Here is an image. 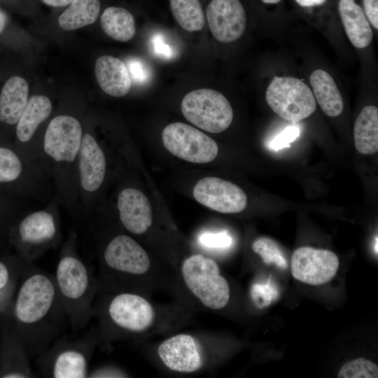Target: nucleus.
I'll return each mask as SVG.
<instances>
[{
    "label": "nucleus",
    "mask_w": 378,
    "mask_h": 378,
    "mask_svg": "<svg viewBox=\"0 0 378 378\" xmlns=\"http://www.w3.org/2000/svg\"><path fill=\"white\" fill-rule=\"evenodd\" d=\"M7 320L30 358L59 337L68 318L53 274L29 262Z\"/></svg>",
    "instance_id": "f257e3e1"
},
{
    "label": "nucleus",
    "mask_w": 378,
    "mask_h": 378,
    "mask_svg": "<svg viewBox=\"0 0 378 378\" xmlns=\"http://www.w3.org/2000/svg\"><path fill=\"white\" fill-rule=\"evenodd\" d=\"M53 276L68 323L76 335L93 317L92 306L98 284L93 268L76 251L75 234H71L63 245Z\"/></svg>",
    "instance_id": "f03ea898"
},
{
    "label": "nucleus",
    "mask_w": 378,
    "mask_h": 378,
    "mask_svg": "<svg viewBox=\"0 0 378 378\" xmlns=\"http://www.w3.org/2000/svg\"><path fill=\"white\" fill-rule=\"evenodd\" d=\"M92 315L99 323V340L111 342L144 333L153 325L156 312L139 291L98 292Z\"/></svg>",
    "instance_id": "7ed1b4c3"
},
{
    "label": "nucleus",
    "mask_w": 378,
    "mask_h": 378,
    "mask_svg": "<svg viewBox=\"0 0 378 378\" xmlns=\"http://www.w3.org/2000/svg\"><path fill=\"white\" fill-rule=\"evenodd\" d=\"M146 251L132 237L118 234L104 245L99 255L98 292L134 290L150 269Z\"/></svg>",
    "instance_id": "20e7f679"
},
{
    "label": "nucleus",
    "mask_w": 378,
    "mask_h": 378,
    "mask_svg": "<svg viewBox=\"0 0 378 378\" xmlns=\"http://www.w3.org/2000/svg\"><path fill=\"white\" fill-rule=\"evenodd\" d=\"M99 342L98 330H90L78 338L60 335L36 356L39 375L50 378L88 377L89 365Z\"/></svg>",
    "instance_id": "39448f33"
},
{
    "label": "nucleus",
    "mask_w": 378,
    "mask_h": 378,
    "mask_svg": "<svg viewBox=\"0 0 378 378\" xmlns=\"http://www.w3.org/2000/svg\"><path fill=\"white\" fill-rule=\"evenodd\" d=\"M58 218L52 212L40 210L18 218L9 227L7 237L20 258L33 262L61 239Z\"/></svg>",
    "instance_id": "423d86ee"
},
{
    "label": "nucleus",
    "mask_w": 378,
    "mask_h": 378,
    "mask_svg": "<svg viewBox=\"0 0 378 378\" xmlns=\"http://www.w3.org/2000/svg\"><path fill=\"white\" fill-rule=\"evenodd\" d=\"M265 98L274 113L295 124L310 117L317 108L312 91L304 76L284 71L267 77Z\"/></svg>",
    "instance_id": "0eeeda50"
},
{
    "label": "nucleus",
    "mask_w": 378,
    "mask_h": 378,
    "mask_svg": "<svg viewBox=\"0 0 378 378\" xmlns=\"http://www.w3.org/2000/svg\"><path fill=\"white\" fill-rule=\"evenodd\" d=\"M181 274L188 290L205 307L218 310L227 304L230 286L213 259L190 255L182 262Z\"/></svg>",
    "instance_id": "6e6552de"
},
{
    "label": "nucleus",
    "mask_w": 378,
    "mask_h": 378,
    "mask_svg": "<svg viewBox=\"0 0 378 378\" xmlns=\"http://www.w3.org/2000/svg\"><path fill=\"white\" fill-rule=\"evenodd\" d=\"M334 1L344 35L360 60L363 78H375L373 41L376 36L364 13L360 0H334Z\"/></svg>",
    "instance_id": "1a4fd4ad"
},
{
    "label": "nucleus",
    "mask_w": 378,
    "mask_h": 378,
    "mask_svg": "<svg viewBox=\"0 0 378 378\" xmlns=\"http://www.w3.org/2000/svg\"><path fill=\"white\" fill-rule=\"evenodd\" d=\"M181 108L189 122L211 133L227 130L234 116L228 99L221 92L209 88L198 89L186 94Z\"/></svg>",
    "instance_id": "9d476101"
},
{
    "label": "nucleus",
    "mask_w": 378,
    "mask_h": 378,
    "mask_svg": "<svg viewBox=\"0 0 378 378\" xmlns=\"http://www.w3.org/2000/svg\"><path fill=\"white\" fill-rule=\"evenodd\" d=\"M83 136L78 119L69 115H57L46 128L42 152L54 166L63 168L77 164Z\"/></svg>",
    "instance_id": "9b49d317"
},
{
    "label": "nucleus",
    "mask_w": 378,
    "mask_h": 378,
    "mask_svg": "<svg viewBox=\"0 0 378 378\" xmlns=\"http://www.w3.org/2000/svg\"><path fill=\"white\" fill-rule=\"evenodd\" d=\"M164 147L174 155L194 163L213 161L218 153L216 142L210 136L186 123L167 125L162 134Z\"/></svg>",
    "instance_id": "f8f14e48"
},
{
    "label": "nucleus",
    "mask_w": 378,
    "mask_h": 378,
    "mask_svg": "<svg viewBox=\"0 0 378 378\" xmlns=\"http://www.w3.org/2000/svg\"><path fill=\"white\" fill-rule=\"evenodd\" d=\"M248 15L244 0H209L205 10L211 33L225 44L237 42L244 35Z\"/></svg>",
    "instance_id": "ddd939ff"
},
{
    "label": "nucleus",
    "mask_w": 378,
    "mask_h": 378,
    "mask_svg": "<svg viewBox=\"0 0 378 378\" xmlns=\"http://www.w3.org/2000/svg\"><path fill=\"white\" fill-rule=\"evenodd\" d=\"M298 15L319 31L343 59L349 45L340 24L334 0H290Z\"/></svg>",
    "instance_id": "4468645a"
},
{
    "label": "nucleus",
    "mask_w": 378,
    "mask_h": 378,
    "mask_svg": "<svg viewBox=\"0 0 378 378\" xmlns=\"http://www.w3.org/2000/svg\"><path fill=\"white\" fill-rule=\"evenodd\" d=\"M302 71L323 113L330 118L340 116L344 109L342 88L332 71L312 58L305 60Z\"/></svg>",
    "instance_id": "2eb2a0df"
},
{
    "label": "nucleus",
    "mask_w": 378,
    "mask_h": 378,
    "mask_svg": "<svg viewBox=\"0 0 378 378\" xmlns=\"http://www.w3.org/2000/svg\"><path fill=\"white\" fill-rule=\"evenodd\" d=\"M339 265V258L332 251L302 246L293 254L291 272L295 279L316 286L331 281L337 274Z\"/></svg>",
    "instance_id": "dca6fc26"
},
{
    "label": "nucleus",
    "mask_w": 378,
    "mask_h": 378,
    "mask_svg": "<svg viewBox=\"0 0 378 378\" xmlns=\"http://www.w3.org/2000/svg\"><path fill=\"white\" fill-rule=\"evenodd\" d=\"M192 192L199 203L220 213H239L244 210L247 204L246 195L241 188L217 177L200 179Z\"/></svg>",
    "instance_id": "f3484780"
},
{
    "label": "nucleus",
    "mask_w": 378,
    "mask_h": 378,
    "mask_svg": "<svg viewBox=\"0 0 378 378\" xmlns=\"http://www.w3.org/2000/svg\"><path fill=\"white\" fill-rule=\"evenodd\" d=\"M157 354L169 370L178 373H192L204 365L202 347L190 334L179 333L165 339L158 346Z\"/></svg>",
    "instance_id": "a211bd4d"
},
{
    "label": "nucleus",
    "mask_w": 378,
    "mask_h": 378,
    "mask_svg": "<svg viewBox=\"0 0 378 378\" xmlns=\"http://www.w3.org/2000/svg\"><path fill=\"white\" fill-rule=\"evenodd\" d=\"M29 356L8 320L0 323V377L32 378Z\"/></svg>",
    "instance_id": "6ab92c4d"
},
{
    "label": "nucleus",
    "mask_w": 378,
    "mask_h": 378,
    "mask_svg": "<svg viewBox=\"0 0 378 378\" xmlns=\"http://www.w3.org/2000/svg\"><path fill=\"white\" fill-rule=\"evenodd\" d=\"M80 189L85 194L96 192L102 186L106 171L104 153L89 133L83 134L77 160Z\"/></svg>",
    "instance_id": "aec40b11"
},
{
    "label": "nucleus",
    "mask_w": 378,
    "mask_h": 378,
    "mask_svg": "<svg viewBox=\"0 0 378 378\" xmlns=\"http://www.w3.org/2000/svg\"><path fill=\"white\" fill-rule=\"evenodd\" d=\"M117 207L120 221L129 232L142 234L151 226L150 204L141 191L132 188L122 190L118 197Z\"/></svg>",
    "instance_id": "412c9836"
},
{
    "label": "nucleus",
    "mask_w": 378,
    "mask_h": 378,
    "mask_svg": "<svg viewBox=\"0 0 378 378\" xmlns=\"http://www.w3.org/2000/svg\"><path fill=\"white\" fill-rule=\"evenodd\" d=\"M29 85L18 75L9 77L0 89V125L15 127L28 102Z\"/></svg>",
    "instance_id": "4be33fe9"
},
{
    "label": "nucleus",
    "mask_w": 378,
    "mask_h": 378,
    "mask_svg": "<svg viewBox=\"0 0 378 378\" xmlns=\"http://www.w3.org/2000/svg\"><path fill=\"white\" fill-rule=\"evenodd\" d=\"M95 76L102 90L112 97H123L131 89L132 80L126 64L113 56L103 55L96 60Z\"/></svg>",
    "instance_id": "5701e85b"
},
{
    "label": "nucleus",
    "mask_w": 378,
    "mask_h": 378,
    "mask_svg": "<svg viewBox=\"0 0 378 378\" xmlns=\"http://www.w3.org/2000/svg\"><path fill=\"white\" fill-rule=\"evenodd\" d=\"M30 169V160L13 147L0 143V191L16 192L23 189Z\"/></svg>",
    "instance_id": "b1692460"
},
{
    "label": "nucleus",
    "mask_w": 378,
    "mask_h": 378,
    "mask_svg": "<svg viewBox=\"0 0 378 378\" xmlns=\"http://www.w3.org/2000/svg\"><path fill=\"white\" fill-rule=\"evenodd\" d=\"M51 111L52 103L46 96L33 95L28 99L15 127L17 141L13 147L15 150L32 139L38 126L48 118Z\"/></svg>",
    "instance_id": "393cba45"
},
{
    "label": "nucleus",
    "mask_w": 378,
    "mask_h": 378,
    "mask_svg": "<svg viewBox=\"0 0 378 378\" xmlns=\"http://www.w3.org/2000/svg\"><path fill=\"white\" fill-rule=\"evenodd\" d=\"M29 263L18 255L0 257V323L9 317L20 281Z\"/></svg>",
    "instance_id": "a878e982"
},
{
    "label": "nucleus",
    "mask_w": 378,
    "mask_h": 378,
    "mask_svg": "<svg viewBox=\"0 0 378 378\" xmlns=\"http://www.w3.org/2000/svg\"><path fill=\"white\" fill-rule=\"evenodd\" d=\"M354 140L356 150L370 155L378 150V108L367 104L360 111L354 124Z\"/></svg>",
    "instance_id": "bb28decb"
},
{
    "label": "nucleus",
    "mask_w": 378,
    "mask_h": 378,
    "mask_svg": "<svg viewBox=\"0 0 378 378\" xmlns=\"http://www.w3.org/2000/svg\"><path fill=\"white\" fill-rule=\"evenodd\" d=\"M104 31L112 38L122 42L132 39L136 33L135 20L133 15L122 7L106 8L100 19Z\"/></svg>",
    "instance_id": "cd10ccee"
},
{
    "label": "nucleus",
    "mask_w": 378,
    "mask_h": 378,
    "mask_svg": "<svg viewBox=\"0 0 378 378\" xmlns=\"http://www.w3.org/2000/svg\"><path fill=\"white\" fill-rule=\"evenodd\" d=\"M100 0H74L59 15V25L72 31L93 24L100 12Z\"/></svg>",
    "instance_id": "c85d7f7f"
},
{
    "label": "nucleus",
    "mask_w": 378,
    "mask_h": 378,
    "mask_svg": "<svg viewBox=\"0 0 378 378\" xmlns=\"http://www.w3.org/2000/svg\"><path fill=\"white\" fill-rule=\"evenodd\" d=\"M172 13L186 31L202 30L205 24V13L201 0H169Z\"/></svg>",
    "instance_id": "c756f323"
},
{
    "label": "nucleus",
    "mask_w": 378,
    "mask_h": 378,
    "mask_svg": "<svg viewBox=\"0 0 378 378\" xmlns=\"http://www.w3.org/2000/svg\"><path fill=\"white\" fill-rule=\"evenodd\" d=\"M267 33L278 34L284 27L286 15L284 0H255Z\"/></svg>",
    "instance_id": "7c9ffc66"
},
{
    "label": "nucleus",
    "mask_w": 378,
    "mask_h": 378,
    "mask_svg": "<svg viewBox=\"0 0 378 378\" xmlns=\"http://www.w3.org/2000/svg\"><path fill=\"white\" fill-rule=\"evenodd\" d=\"M252 248L265 264H275L283 269L287 267V261L279 246L271 238L266 237L258 238L253 241Z\"/></svg>",
    "instance_id": "2f4dec72"
},
{
    "label": "nucleus",
    "mask_w": 378,
    "mask_h": 378,
    "mask_svg": "<svg viewBox=\"0 0 378 378\" xmlns=\"http://www.w3.org/2000/svg\"><path fill=\"white\" fill-rule=\"evenodd\" d=\"M338 378H377L378 367L373 362L358 358L346 363L340 368Z\"/></svg>",
    "instance_id": "473e14b6"
},
{
    "label": "nucleus",
    "mask_w": 378,
    "mask_h": 378,
    "mask_svg": "<svg viewBox=\"0 0 378 378\" xmlns=\"http://www.w3.org/2000/svg\"><path fill=\"white\" fill-rule=\"evenodd\" d=\"M7 195L0 191V235L3 236H7L9 227L18 219V214Z\"/></svg>",
    "instance_id": "72a5a7b5"
},
{
    "label": "nucleus",
    "mask_w": 378,
    "mask_h": 378,
    "mask_svg": "<svg viewBox=\"0 0 378 378\" xmlns=\"http://www.w3.org/2000/svg\"><path fill=\"white\" fill-rule=\"evenodd\" d=\"M200 244L206 248L223 249L228 248L232 242L230 235L225 232H205L199 236Z\"/></svg>",
    "instance_id": "f704fd0d"
},
{
    "label": "nucleus",
    "mask_w": 378,
    "mask_h": 378,
    "mask_svg": "<svg viewBox=\"0 0 378 378\" xmlns=\"http://www.w3.org/2000/svg\"><path fill=\"white\" fill-rule=\"evenodd\" d=\"M300 134V129L298 123H292L283 129L270 141V147L275 150L288 147L290 144L299 136Z\"/></svg>",
    "instance_id": "c9c22d12"
},
{
    "label": "nucleus",
    "mask_w": 378,
    "mask_h": 378,
    "mask_svg": "<svg viewBox=\"0 0 378 378\" xmlns=\"http://www.w3.org/2000/svg\"><path fill=\"white\" fill-rule=\"evenodd\" d=\"M131 80L136 83H144L149 77V71L145 64L137 58H130L126 64Z\"/></svg>",
    "instance_id": "e433bc0d"
},
{
    "label": "nucleus",
    "mask_w": 378,
    "mask_h": 378,
    "mask_svg": "<svg viewBox=\"0 0 378 378\" xmlns=\"http://www.w3.org/2000/svg\"><path fill=\"white\" fill-rule=\"evenodd\" d=\"M364 13L373 29L376 37L378 32V0H360Z\"/></svg>",
    "instance_id": "4c0bfd02"
},
{
    "label": "nucleus",
    "mask_w": 378,
    "mask_h": 378,
    "mask_svg": "<svg viewBox=\"0 0 378 378\" xmlns=\"http://www.w3.org/2000/svg\"><path fill=\"white\" fill-rule=\"evenodd\" d=\"M122 370L113 366H102L89 371L88 377H125Z\"/></svg>",
    "instance_id": "58836bf2"
},
{
    "label": "nucleus",
    "mask_w": 378,
    "mask_h": 378,
    "mask_svg": "<svg viewBox=\"0 0 378 378\" xmlns=\"http://www.w3.org/2000/svg\"><path fill=\"white\" fill-rule=\"evenodd\" d=\"M153 45L157 55L164 58H172L173 57L174 52L171 46L166 43L160 36H155Z\"/></svg>",
    "instance_id": "ea45409f"
},
{
    "label": "nucleus",
    "mask_w": 378,
    "mask_h": 378,
    "mask_svg": "<svg viewBox=\"0 0 378 378\" xmlns=\"http://www.w3.org/2000/svg\"><path fill=\"white\" fill-rule=\"evenodd\" d=\"M46 4L55 7L64 6L70 4L74 0H42Z\"/></svg>",
    "instance_id": "a19ab883"
},
{
    "label": "nucleus",
    "mask_w": 378,
    "mask_h": 378,
    "mask_svg": "<svg viewBox=\"0 0 378 378\" xmlns=\"http://www.w3.org/2000/svg\"><path fill=\"white\" fill-rule=\"evenodd\" d=\"M8 18L6 13L0 8V36L6 31V27L8 25Z\"/></svg>",
    "instance_id": "79ce46f5"
}]
</instances>
